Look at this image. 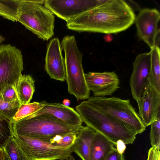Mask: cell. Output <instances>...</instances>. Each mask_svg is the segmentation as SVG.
<instances>
[{"label": "cell", "instance_id": "obj_1", "mask_svg": "<svg viewBox=\"0 0 160 160\" xmlns=\"http://www.w3.org/2000/svg\"><path fill=\"white\" fill-rule=\"evenodd\" d=\"M136 17L134 11L125 1L105 0L67 22L66 26L78 32L116 33L130 27Z\"/></svg>", "mask_w": 160, "mask_h": 160}, {"label": "cell", "instance_id": "obj_2", "mask_svg": "<svg viewBox=\"0 0 160 160\" xmlns=\"http://www.w3.org/2000/svg\"><path fill=\"white\" fill-rule=\"evenodd\" d=\"M76 109L83 122L103 135L114 146L119 140L128 144H132L136 139L137 134L133 131L101 111L87 100L76 106Z\"/></svg>", "mask_w": 160, "mask_h": 160}, {"label": "cell", "instance_id": "obj_3", "mask_svg": "<svg viewBox=\"0 0 160 160\" xmlns=\"http://www.w3.org/2000/svg\"><path fill=\"white\" fill-rule=\"evenodd\" d=\"M82 126L68 125L53 116L46 114L36 116L30 115L11 123L12 133L41 140L58 135L78 134Z\"/></svg>", "mask_w": 160, "mask_h": 160}, {"label": "cell", "instance_id": "obj_4", "mask_svg": "<svg viewBox=\"0 0 160 160\" xmlns=\"http://www.w3.org/2000/svg\"><path fill=\"white\" fill-rule=\"evenodd\" d=\"M64 53L66 79L68 92L78 100L88 99L90 91L85 80L82 60V54L74 36H66L61 43Z\"/></svg>", "mask_w": 160, "mask_h": 160}, {"label": "cell", "instance_id": "obj_5", "mask_svg": "<svg viewBox=\"0 0 160 160\" xmlns=\"http://www.w3.org/2000/svg\"><path fill=\"white\" fill-rule=\"evenodd\" d=\"M45 1L20 0L18 21L38 38L48 41L54 35L55 16L42 5Z\"/></svg>", "mask_w": 160, "mask_h": 160}, {"label": "cell", "instance_id": "obj_6", "mask_svg": "<svg viewBox=\"0 0 160 160\" xmlns=\"http://www.w3.org/2000/svg\"><path fill=\"white\" fill-rule=\"evenodd\" d=\"M87 100L109 117L125 125L136 134H141L146 130V127L129 99L115 97L92 96Z\"/></svg>", "mask_w": 160, "mask_h": 160}, {"label": "cell", "instance_id": "obj_7", "mask_svg": "<svg viewBox=\"0 0 160 160\" xmlns=\"http://www.w3.org/2000/svg\"><path fill=\"white\" fill-rule=\"evenodd\" d=\"M12 134L27 160H66L73 152L72 147L55 146L45 140Z\"/></svg>", "mask_w": 160, "mask_h": 160}, {"label": "cell", "instance_id": "obj_8", "mask_svg": "<svg viewBox=\"0 0 160 160\" xmlns=\"http://www.w3.org/2000/svg\"><path fill=\"white\" fill-rule=\"evenodd\" d=\"M23 70L21 51L10 44L0 45V94L8 86L16 87Z\"/></svg>", "mask_w": 160, "mask_h": 160}, {"label": "cell", "instance_id": "obj_9", "mask_svg": "<svg viewBox=\"0 0 160 160\" xmlns=\"http://www.w3.org/2000/svg\"><path fill=\"white\" fill-rule=\"evenodd\" d=\"M101 0H45L44 6L66 22L104 2Z\"/></svg>", "mask_w": 160, "mask_h": 160}, {"label": "cell", "instance_id": "obj_10", "mask_svg": "<svg viewBox=\"0 0 160 160\" xmlns=\"http://www.w3.org/2000/svg\"><path fill=\"white\" fill-rule=\"evenodd\" d=\"M160 19V12L156 8L142 9L135 18L137 35L151 49L158 46L157 39L160 32L158 28Z\"/></svg>", "mask_w": 160, "mask_h": 160}, {"label": "cell", "instance_id": "obj_11", "mask_svg": "<svg viewBox=\"0 0 160 160\" xmlns=\"http://www.w3.org/2000/svg\"><path fill=\"white\" fill-rule=\"evenodd\" d=\"M85 77L88 87L94 96L111 95L120 88L119 79L114 72H90L85 73Z\"/></svg>", "mask_w": 160, "mask_h": 160}, {"label": "cell", "instance_id": "obj_12", "mask_svg": "<svg viewBox=\"0 0 160 160\" xmlns=\"http://www.w3.org/2000/svg\"><path fill=\"white\" fill-rule=\"evenodd\" d=\"M150 52L138 55L133 63V70L129 80L131 93L137 101L142 96L147 84L150 70Z\"/></svg>", "mask_w": 160, "mask_h": 160}, {"label": "cell", "instance_id": "obj_13", "mask_svg": "<svg viewBox=\"0 0 160 160\" xmlns=\"http://www.w3.org/2000/svg\"><path fill=\"white\" fill-rule=\"evenodd\" d=\"M136 102L139 109L138 114L147 127L160 115V92L148 82L142 96Z\"/></svg>", "mask_w": 160, "mask_h": 160}, {"label": "cell", "instance_id": "obj_14", "mask_svg": "<svg viewBox=\"0 0 160 160\" xmlns=\"http://www.w3.org/2000/svg\"><path fill=\"white\" fill-rule=\"evenodd\" d=\"M62 50L58 38L50 41L47 47L45 70L51 78L64 81L66 79V70Z\"/></svg>", "mask_w": 160, "mask_h": 160}, {"label": "cell", "instance_id": "obj_15", "mask_svg": "<svg viewBox=\"0 0 160 160\" xmlns=\"http://www.w3.org/2000/svg\"><path fill=\"white\" fill-rule=\"evenodd\" d=\"M43 107L31 115L36 116L42 114H49L65 124L72 127L82 125L83 122L78 112L73 108L57 102H40Z\"/></svg>", "mask_w": 160, "mask_h": 160}, {"label": "cell", "instance_id": "obj_16", "mask_svg": "<svg viewBox=\"0 0 160 160\" xmlns=\"http://www.w3.org/2000/svg\"><path fill=\"white\" fill-rule=\"evenodd\" d=\"M96 132L88 126H82L72 146L73 152L82 160H90V151Z\"/></svg>", "mask_w": 160, "mask_h": 160}, {"label": "cell", "instance_id": "obj_17", "mask_svg": "<svg viewBox=\"0 0 160 160\" xmlns=\"http://www.w3.org/2000/svg\"><path fill=\"white\" fill-rule=\"evenodd\" d=\"M114 146L104 136L96 132L90 148V160H105L108 153L114 148Z\"/></svg>", "mask_w": 160, "mask_h": 160}, {"label": "cell", "instance_id": "obj_18", "mask_svg": "<svg viewBox=\"0 0 160 160\" xmlns=\"http://www.w3.org/2000/svg\"><path fill=\"white\" fill-rule=\"evenodd\" d=\"M34 82L30 75H24L20 78L16 90L20 103H30L35 91Z\"/></svg>", "mask_w": 160, "mask_h": 160}, {"label": "cell", "instance_id": "obj_19", "mask_svg": "<svg viewBox=\"0 0 160 160\" xmlns=\"http://www.w3.org/2000/svg\"><path fill=\"white\" fill-rule=\"evenodd\" d=\"M151 67L148 78L149 83L160 92V52L159 46L151 49Z\"/></svg>", "mask_w": 160, "mask_h": 160}, {"label": "cell", "instance_id": "obj_20", "mask_svg": "<svg viewBox=\"0 0 160 160\" xmlns=\"http://www.w3.org/2000/svg\"><path fill=\"white\" fill-rule=\"evenodd\" d=\"M20 0H0V16L13 22L19 18Z\"/></svg>", "mask_w": 160, "mask_h": 160}, {"label": "cell", "instance_id": "obj_21", "mask_svg": "<svg viewBox=\"0 0 160 160\" xmlns=\"http://www.w3.org/2000/svg\"><path fill=\"white\" fill-rule=\"evenodd\" d=\"M2 148L10 160H27L26 155L14 139L12 134L6 141Z\"/></svg>", "mask_w": 160, "mask_h": 160}, {"label": "cell", "instance_id": "obj_22", "mask_svg": "<svg viewBox=\"0 0 160 160\" xmlns=\"http://www.w3.org/2000/svg\"><path fill=\"white\" fill-rule=\"evenodd\" d=\"M43 107V106L40 102H34L28 104L20 103L11 122H15L22 119L38 111Z\"/></svg>", "mask_w": 160, "mask_h": 160}, {"label": "cell", "instance_id": "obj_23", "mask_svg": "<svg viewBox=\"0 0 160 160\" xmlns=\"http://www.w3.org/2000/svg\"><path fill=\"white\" fill-rule=\"evenodd\" d=\"M77 133L57 135L49 139L43 140L55 146L70 147L73 145L77 137Z\"/></svg>", "mask_w": 160, "mask_h": 160}, {"label": "cell", "instance_id": "obj_24", "mask_svg": "<svg viewBox=\"0 0 160 160\" xmlns=\"http://www.w3.org/2000/svg\"><path fill=\"white\" fill-rule=\"evenodd\" d=\"M20 101L8 102L4 101L0 94V113L11 121L20 106Z\"/></svg>", "mask_w": 160, "mask_h": 160}, {"label": "cell", "instance_id": "obj_25", "mask_svg": "<svg viewBox=\"0 0 160 160\" xmlns=\"http://www.w3.org/2000/svg\"><path fill=\"white\" fill-rule=\"evenodd\" d=\"M151 125L150 139L152 146L160 149V115Z\"/></svg>", "mask_w": 160, "mask_h": 160}, {"label": "cell", "instance_id": "obj_26", "mask_svg": "<svg viewBox=\"0 0 160 160\" xmlns=\"http://www.w3.org/2000/svg\"><path fill=\"white\" fill-rule=\"evenodd\" d=\"M11 121L0 113V146L12 135Z\"/></svg>", "mask_w": 160, "mask_h": 160}, {"label": "cell", "instance_id": "obj_27", "mask_svg": "<svg viewBox=\"0 0 160 160\" xmlns=\"http://www.w3.org/2000/svg\"><path fill=\"white\" fill-rule=\"evenodd\" d=\"M1 95L4 101L6 102H13L19 101L16 87L12 85L6 87Z\"/></svg>", "mask_w": 160, "mask_h": 160}, {"label": "cell", "instance_id": "obj_28", "mask_svg": "<svg viewBox=\"0 0 160 160\" xmlns=\"http://www.w3.org/2000/svg\"><path fill=\"white\" fill-rule=\"evenodd\" d=\"M160 150L155 146H152L149 149L147 160H160Z\"/></svg>", "mask_w": 160, "mask_h": 160}, {"label": "cell", "instance_id": "obj_29", "mask_svg": "<svg viewBox=\"0 0 160 160\" xmlns=\"http://www.w3.org/2000/svg\"><path fill=\"white\" fill-rule=\"evenodd\" d=\"M105 160H124L123 154L119 153L114 148L108 155Z\"/></svg>", "mask_w": 160, "mask_h": 160}, {"label": "cell", "instance_id": "obj_30", "mask_svg": "<svg viewBox=\"0 0 160 160\" xmlns=\"http://www.w3.org/2000/svg\"><path fill=\"white\" fill-rule=\"evenodd\" d=\"M126 144L122 140H118L116 143V149L120 153L122 154L124 152L126 148Z\"/></svg>", "mask_w": 160, "mask_h": 160}, {"label": "cell", "instance_id": "obj_31", "mask_svg": "<svg viewBox=\"0 0 160 160\" xmlns=\"http://www.w3.org/2000/svg\"><path fill=\"white\" fill-rule=\"evenodd\" d=\"M105 41L106 42H110L113 39V36L111 34H106L103 37Z\"/></svg>", "mask_w": 160, "mask_h": 160}, {"label": "cell", "instance_id": "obj_32", "mask_svg": "<svg viewBox=\"0 0 160 160\" xmlns=\"http://www.w3.org/2000/svg\"><path fill=\"white\" fill-rule=\"evenodd\" d=\"M5 151L4 148L0 146V160H4Z\"/></svg>", "mask_w": 160, "mask_h": 160}, {"label": "cell", "instance_id": "obj_33", "mask_svg": "<svg viewBox=\"0 0 160 160\" xmlns=\"http://www.w3.org/2000/svg\"><path fill=\"white\" fill-rule=\"evenodd\" d=\"M62 103L64 105L67 106H69L70 104V102L69 100L68 99H64L63 102Z\"/></svg>", "mask_w": 160, "mask_h": 160}, {"label": "cell", "instance_id": "obj_34", "mask_svg": "<svg viewBox=\"0 0 160 160\" xmlns=\"http://www.w3.org/2000/svg\"><path fill=\"white\" fill-rule=\"evenodd\" d=\"M5 41V38L1 35H0V44Z\"/></svg>", "mask_w": 160, "mask_h": 160}, {"label": "cell", "instance_id": "obj_35", "mask_svg": "<svg viewBox=\"0 0 160 160\" xmlns=\"http://www.w3.org/2000/svg\"><path fill=\"white\" fill-rule=\"evenodd\" d=\"M5 151V150H4ZM4 160H10L8 155L5 151Z\"/></svg>", "mask_w": 160, "mask_h": 160}, {"label": "cell", "instance_id": "obj_36", "mask_svg": "<svg viewBox=\"0 0 160 160\" xmlns=\"http://www.w3.org/2000/svg\"><path fill=\"white\" fill-rule=\"evenodd\" d=\"M66 160H76V159L72 155H71Z\"/></svg>", "mask_w": 160, "mask_h": 160}, {"label": "cell", "instance_id": "obj_37", "mask_svg": "<svg viewBox=\"0 0 160 160\" xmlns=\"http://www.w3.org/2000/svg\"></svg>", "mask_w": 160, "mask_h": 160}]
</instances>
